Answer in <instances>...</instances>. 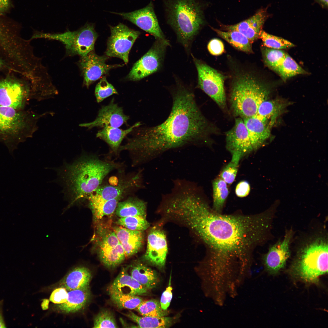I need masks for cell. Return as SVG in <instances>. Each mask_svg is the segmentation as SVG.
Here are the masks:
<instances>
[{"mask_svg": "<svg viewBox=\"0 0 328 328\" xmlns=\"http://www.w3.org/2000/svg\"><path fill=\"white\" fill-rule=\"evenodd\" d=\"M273 216L267 210L254 214H223L208 204L199 208L191 222L192 231L205 245V264L212 282L221 284L247 275L254 251L267 241Z\"/></svg>", "mask_w": 328, "mask_h": 328, "instance_id": "obj_1", "label": "cell"}, {"mask_svg": "<svg viewBox=\"0 0 328 328\" xmlns=\"http://www.w3.org/2000/svg\"><path fill=\"white\" fill-rule=\"evenodd\" d=\"M171 112L162 123L155 126L134 128L131 137L120 147L129 151L136 163L158 157L169 150L207 143L212 126L202 114L194 95L187 88L178 85L172 92Z\"/></svg>", "mask_w": 328, "mask_h": 328, "instance_id": "obj_2", "label": "cell"}, {"mask_svg": "<svg viewBox=\"0 0 328 328\" xmlns=\"http://www.w3.org/2000/svg\"><path fill=\"white\" fill-rule=\"evenodd\" d=\"M119 166L95 156H85L67 166L63 178L70 194L76 198L87 197L110 172Z\"/></svg>", "mask_w": 328, "mask_h": 328, "instance_id": "obj_3", "label": "cell"}, {"mask_svg": "<svg viewBox=\"0 0 328 328\" xmlns=\"http://www.w3.org/2000/svg\"><path fill=\"white\" fill-rule=\"evenodd\" d=\"M167 22L187 49L204 22L199 0H163Z\"/></svg>", "mask_w": 328, "mask_h": 328, "instance_id": "obj_4", "label": "cell"}, {"mask_svg": "<svg viewBox=\"0 0 328 328\" xmlns=\"http://www.w3.org/2000/svg\"><path fill=\"white\" fill-rule=\"evenodd\" d=\"M270 91L268 86L253 74L237 73L233 77L230 94L233 114L242 118L254 116L260 104L267 99Z\"/></svg>", "mask_w": 328, "mask_h": 328, "instance_id": "obj_5", "label": "cell"}, {"mask_svg": "<svg viewBox=\"0 0 328 328\" xmlns=\"http://www.w3.org/2000/svg\"><path fill=\"white\" fill-rule=\"evenodd\" d=\"M328 241L318 235L309 239L297 252L292 265L295 274L307 282H316L328 272Z\"/></svg>", "mask_w": 328, "mask_h": 328, "instance_id": "obj_6", "label": "cell"}, {"mask_svg": "<svg viewBox=\"0 0 328 328\" xmlns=\"http://www.w3.org/2000/svg\"><path fill=\"white\" fill-rule=\"evenodd\" d=\"M45 114L0 105V141L10 148L32 137Z\"/></svg>", "mask_w": 328, "mask_h": 328, "instance_id": "obj_7", "label": "cell"}, {"mask_svg": "<svg viewBox=\"0 0 328 328\" xmlns=\"http://www.w3.org/2000/svg\"><path fill=\"white\" fill-rule=\"evenodd\" d=\"M97 37L94 24L87 23L74 31L68 30L63 33H55L35 32L30 39L44 38L58 41L64 45L66 56L79 55L81 57L94 50Z\"/></svg>", "mask_w": 328, "mask_h": 328, "instance_id": "obj_8", "label": "cell"}, {"mask_svg": "<svg viewBox=\"0 0 328 328\" xmlns=\"http://www.w3.org/2000/svg\"><path fill=\"white\" fill-rule=\"evenodd\" d=\"M0 78V105L22 110L30 97H32L30 81L25 77L20 78L14 72H6Z\"/></svg>", "mask_w": 328, "mask_h": 328, "instance_id": "obj_9", "label": "cell"}, {"mask_svg": "<svg viewBox=\"0 0 328 328\" xmlns=\"http://www.w3.org/2000/svg\"><path fill=\"white\" fill-rule=\"evenodd\" d=\"M198 75V87L222 109L226 108L225 76L203 62L193 59Z\"/></svg>", "mask_w": 328, "mask_h": 328, "instance_id": "obj_10", "label": "cell"}, {"mask_svg": "<svg viewBox=\"0 0 328 328\" xmlns=\"http://www.w3.org/2000/svg\"><path fill=\"white\" fill-rule=\"evenodd\" d=\"M169 45L166 39H156L151 48L134 63L127 78L131 80H139L159 70Z\"/></svg>", "mask_w": 328, "mask_h": 328, "instance_id": "obj_11", "label": "cell"}, {"mask_svg": "<svg viewBox=\"0 0 328 328\" xmlns=\"http://www.w3.org/2000/svg\"><path fill=\"white\" fill-rule=\"evenodd\" d=\"M110 28L111 35L105 54L108 56L120 58L126 64L131 49L141 32L121 23L114 26H110Z\"/></svg>", "mask_w": 328, "mask_h": 328, "instance_id": "obj_12", "label": "cell"}, {"mask_svg": "<svg viewBox=\"0 0 328 328\" xmlns=\"http://www.w3.org/2000/svg\"><path fill=\"white\" fill-rule=\"evenodd\" d=\"M108 58L107 56L97 55L94 50L86 56L80 57L77 64L84 78L83 85L88 88L111 70L122 66L107 64L106 61Z\"/></svg>", "mask_w": 328, "mask_h": 328, "instance_id": "obj_13", "label": "cell"}, {"mask_svg": "<svg viewBox=\"0 0 328 328\" xmlns=\"http://www.w3.org/2000/svg\"><path fill=\"white\" fill-rule=\"evenodd\" d=\"M152 0L146 6L129 12L112 13L119 15L153 35L156 39H166L159 26Z\"/></svg>", "mask_w": 328, "mask_h": 328, "instance_id": "obj_14", "label": "cell"}, {"mask_svg": "<svg viewBox=\"0 0 328 328\" xmlns=\"http://www.w3.org/2000/svg\"><path fill=\"white\" fill-rule=\"evenodd\" d=\"M226 147L232 155L241 159L254 151L243 119L236 117L232 128L226 133Z\"/></svg>", "mask_w": 328, "mask_h": 328, "instance_id": "obj_15", "label": "cell"}, {"mask_svg": "<svg viewBox=\"0 0 328 328\" xmlns=\"http://www.w3.org/2000/svg\"><path fill=\"white\" fill-rule=\"evenodd\" d=\"M98 242V253L102 263L109 268L121 264L126 258L123 248L114 231L104 232Z\"/></svg>", "mask_w": 328, "mask_h": 328, "instance_id": "obj_16", "label": "cell"}, {"mask_svg": "<svg viewBox=\"0 0 328 328\" xmlns=\"http://www.w3.org/2000/svg\"><path fill=\"white\" fill-rule=\"evenodd\" d=\"M293 235L292 230L286 231L283 238L272 246L262 259L265 269L277 273L285 265L290 255V246Z\"/></svg>", "mask_w": 328, "mask_h": 328, "instance_id": "obj_17", "label": "cell"}, {"mask_svg": "<svg viewBox=\"0 0 328 328\" xmlns=\"http://www.w3.org/2000/svg\"><path fill=\"white\" fill-rule=\"evenodd\" d=\"M168 251L166 235L163 231L157 227H152L147 237V247L143 256L145 261L159 268L165 265Z\"/></svg>", "mask_w": 328, "mask_h": 328, "instance_id": "obj_18", "label": "cell"}, {"mask_svg": "<svg viewBox=\"0 0 328 328\" xmlns=\"http://www.w3.org/2000/svg\"><path fill=\"white\" fill-rule=\"evenodd\" d=\"M129 116L124 113L122 108L114 102L113 98L109 104L102 106L96 118L89 123L80 124L79 126L91 129L95 127L119 128L126 124Z\"/></svg>", "mask_w": 328, "mask_h": 328, "instance_id": "obj_19", "label": "cell"}, {"mask_svg": "<svg viewBox=\"0 0 328 328\" xmlns=\"http://www.w3.org/2000/svg\"><path fill=\"white\" fill-rule=\"evenodd\" d=\"M267 9L262 8L249 18L233 25H225L226 31L236 30L247 37L252 43L259 38L262 27L268 17Z\"/></svg>", "mask_w": 328, "mask_h": 328, "instance_id": "obj_20", "label": "cell"}, {"mask_svg": "<svg viewBox=\"0 0 328 328\" xmlns=\"http://www.w3.org/2000/svg\"><path fill=\"white\" fill-rule=\"evenodd\" d=\"M243 119L255 151L269 137L270 126L267 120L255 115Z\"/></svg>", "mask_w": 328, "mask_h": 328, "instance_id": "obj_21", "label": "cell"}, {"mask_svg": "<svg viewBox=\"0 0 328 328\" xmlns=\"http://www.w3.org/2000/svg\"><path fill=\"white\" fill-rule=\"evenodd\" d=\"M147 289L129 275L124 268L110 285L109 292V294L116 292L139 296L146 294Z\"/></svg>", "mask_w": 328, "mask_h": 328, "instance_id": "obj_22", "label": "cell"}, {"mask_svg": "<svg viewBox=\"0 0 328 328\" xmlns=\"http://www.w3.org/2000/svg\"><path fill=\"white\" fill-rule=\"evenodd\" d=\"M113 229L126 257L131 256L140 250L143 242V231L132 230L121 226L115 227Z\"/></svg>", "mask_w": 328, "mask_h": 328, "instance_id": "obj_23", "label": "cell"}, {"mask_svg": "<svg viewBox=\"0 0 328 328\" xmlns=\"http://www.w3.org/2000/svg\"><path fill=\"white\" fill-rule=\"evenodd\" d=\"M67 292L66 302L56 306L59 311L64 313H74L81 310L87 303L90 297L89 285Z\"/></svg>", "mask_w": 328, "mask_h": 328, "instance_id": "obj_24", "label": "cell"}, {"mask_svg": "<svg viewBox=\"0 0 328 328\" xmlns=\"http://www.w3.org/2000/svg\"><path fill=\"white\" fill-rule=\"evenodd\" d=\"M141 125L140 122H137L125 130L121 129L118 128L105 127L98 132L96 137L105 141L112 151L117 153L123 139L134 128Z\"/></svg>", "mask_w": 328, "mask_h": 328, "instance_id": "obj_25", "label": "cell"}, {"mask_svg": "<svg viewBox=\"0 0 328 328\" xmlns=\"http://www.w3.org/2000/svg\"><path fill=\"white\" fill-rule=\"evenodd\" d=\"M91 278L89 269L78 266L70 271L62 280L60 284L67 291L78 289L89 286Z\"/></svg>", "mask_w": 328, "mask_h": 328, "instance_id": "obj_26", "label": "cell"}, {"mask_svg": "<svg viewBox=\"0 0 328 328\" xmlns=\"http://www.w3.org/2000/svg\"><path fill=\"white\" fill-rule=\"evenodd\" d=\"M134 178L130 181L121 183L116 186H100L88 197L97 200H108L122 197L127 190L132 187Z\"/></svg>", "mask_w": 328, "mask_h": 328, "instance_id": "obj_27", "label": "cell"}, {"mask_svg": "<svg viewBox=\"0 0 328 328\" xmlns=\"http://www.w3.org/2000/svg\"><path fill=\"white\" fill-rule=\"evenodd\" d=\"M146 204L140 199L131 197L124 201L118 202L115 212L120 217L140 216L146 218Z\"/></svg>", "mask_w": 328, "mask_h": 328, "instance_id": "obj_28", "label": "cell"}, {"mask_svg": "<svg viewBox=\"0 0 328 328\" xmlns=\"http://www.w3.org/2000/svg\"><path fill=\"white\" fill-rule=\"evenodd\" d=\"M287 105V103L279 100L267 99L260 104L255 115L268 121L271 127Z\"/></svg>", "mask_w": 328, "mask_h": 328, "instance_id": "obj_29", "label": "cell"}, {"mask_svg": "<svg viewBox=\"0 0 328 328\" xmlns=\"http://www.w3.org/2000/svg\"><path fill=\"white\" fill-rule=\"evenodd\" d=\"M221 38L236 49L247 53H253L252 43L245 36L236 30L224 31L212 28Z\"/></svg>", "mask_w": 328, "mask_h": 328, "instance_id": "obj_30", "label": "cell"}, {"mask_svg": "<svg viewBox=\"0 0 328 328\" xmlns=\"http://www.w3.org/2000/svg\"><path fill=\"white\" fill-rule=\"evenodd\" d=\"M130 273L133 278L147 289L155 287L158 283L156 272L142 263H137L133 266Z\"/></svg>", "mask_w": 328, "mask_h": 328, "instance_id": "obj_31", "label": "cell"}, {"mask_svg": "<svg viewBox=\"0 0 328 328\" xmlns=\"http://www.w3.org/2000/svg\"><path fill=\"white\" fill-rule=\"evenodd\" d=\"M141 328H166L172 323V318L167 317L139 316L131 311L125 314Z\"/></svg>", "mask_w": 328, "mask_h": 328, "instance_id": "obj_32", "label": "cell"}, {"mask_svg": "<svg viewBox=\"0 0 328 328\" xmlns=\"http://www.w3.org/2000/svg\"><path fill=\"white\" fill-rule=\"evenodd\" d=\"M121 197L104 200L88 198L94 219L100 220L104 216L112 214L115 211L117 204Z\"/></svg>", "mask_w": 328, "mask_h": 328, "instance_id": "obj_33", "label": "cell"}, {"mask_svg": "<svg viewBox=\"0 0 328 328\" xmlns=\"http://www.w3.org/2000/svg\"><path fill=\"white\" fill-rule=\"evenodd\" d=\"M275 71L284 81L296 75L307 73L287 53L278 63Z\"/></svg>", "mask_w": 328, "mask_h": 328, "instance_id": "obj_34", "label": "cell"}, {"mask_svg": "<svg viewBox=\"0 0 328 328\" xmlns=\"http://www.w3.org/2000/svg\"><path fill=\"white\" fill-rule=\"evenodd\" d=\"M213 207L216 212L221 213L229 191L227 183L220 178H217L212 183Z\"/></svg>", "mask_w": 328, "mask_h": 328, "instance_id": "obj_35", "label": "cell"}, {"mask_svg": "<svg viewBox=\"0 0 328 328\" xmlns=\"http://www.w3.org/2000/svg\"><path fill=\"white\" fill-rule=\"evenodd\" d=\"M111 299L118 308L130 309H136L143 301L138 296L113 292L109 294Z\"/></svg>", "mask_w": 328, "mask_h": 328, "instance_id": "obj_36", "label": "cell"}, {"mask_svg": "<svg viewBox=\"0 0 328 328\" xmlns=\"http://www.w3.org/2000/svg\"><path fill=\"white\" fill-rule=\"evenodd\" d=\"M142 316L155 317L165 316L167 313L161 308L160 303L157 300L152 299L143 301L136 308Z\"/></svg>", "mask_w": 328, "mask_h": 328, "instance_id": "obj_37", "label": "cell"}, {"mask_svg": "<svg viewBox=\"0 0 328 328\" xmlns=\"http://www.w3.org/2000/svg\"><path fill=\"white\" fill-rule=\"evenodd\" d=\"M259 38L265 47L277 50L290 48L294 45L290 41L282 37L269 34L263 30L261 31Z\"/></svg>", "mask_w": 328, "mask_h": 328, "instance_id": "obj_38", "label": "cell"}, {"mask_svg": "<svg viewBox=\"0 0 328 328\" xmlns=\"http://www.w3.org/2000/svg\"><path fill=\"white\" fill-rule=\"evenodd\" d=\"M116 223L120 226L134 231H143L149 226L146 218L140 216L120 217Z\"/></svg>", "mask_w": 328, "mask_h": 328, "instance_id": "obj_39", "label": "cell"}, {"mask_svg": "<svg viewBox=\"0 0 328 328\" xmlns=\"http://www.w3.org/2000/svg\"><path fill=\"white\" fill-rule=\"evenodd\" d=\"M263 57L265 64L269 68L274 71L279 62L285 56L287 53L281 50L265 47L262 50Z\"/></svg>", "mask_w": 328, "mask_h": 328, "instance_id": "obj_40", "label": "cell"}, {"mask_svg": "<svg viewBox=\"0 0 328 328\" xmlns=\"http://www.w3.org/2000/svg\"><path fill=\"white\" fill-rule=\"evenodd\" d=\"M118 92L114 86L104 76L97 84L95 89V95L97 103H100L108 97Z\"/></svg>", "mask_w": 328, "mask_h": 328, "instance_id": "obj_41", "label": "cell"}, {"mask_svg": "<svg viewBox=\"0 0 328 328\" xmlns=\"http://www.w3.org/2000/svg\"><path fill=\"white\" fill-rule=\"evenodd\" d=\"M240 160L232 157L231 162L223 169L220 175L222 179L227 184H231L234 181L238 170Z\"/></svg>", "mask_w": 328, "mask_h": 328, "instance_id": "obj_42", "label": "cell"}, {"mask_svg": "<svg viewBox=\"0 0 328 328\" xmlns=\"http://www.w3.org/2000/svg\"><path fill=\"white\" fill-rule=\"evenodd\" d=\"M117 325L113 314L109 311L99 312L94 320V328H116Z\"/></svg>", "mask_w": 328, "mask_h": 328, "instance_id": "obj_43", "label": "cell"}, {"mask_svg": "<svg viewBox=\"0 0 328 328\" xmlns=\"http://www.w3.org/2000/svg\"><path fill=\"white\" fill-rule=\"evenodd\" d=\"M67 291L64 288L60 287L54 290L50 296V301L55 304H60L67 300Z\"/></svg>", "mask_w": 328, "mask_h": 328, "instance_id": "obj_44", "label": "cell"}, {"mask_svg": "<svg viewBox=\"0 0 328 328\" xmlns=\"http://www.w3.org/2000/svg\"><path fill=\"white\" fill-rule=\"evenodd\" d=\"M207 49L209 53L215 56L220 55L224 51L223 43L217 38L213 39L210 41L207 45Z\"/></svg>", "mask_w": 328, "mask_h": 328, "instance_id": "obj_45", "label": "cell"}, {"mask_svg": "<svg viewBox=\"0 0 328 328\" xmlns=\"http://www.w3.org/2000/svg\"><path fill=\"white\" fill-rule=\"evenodd\" d=\"M170 283L169 282V286L162 293L160 299L161 306L165 310H166L169 306L173 297L172 288Z\"/></svg>", "mask_w": 328, "mask_h": 328, "instance_id": "obj_46", "label": "cell"}, {"mask_svg": "<svg viewBox=\"0 0 328 328\" xmlns=\"http://www.w3.org/2000/svg\"><path fill=\"white\" fill-rule=\"evenodd\" d=\"M250 186L249 183L246 181L239 182L236 186L235 193L236 195L240 197L247 196L250 193Z\"/></svg>", "mask_w": 328, "mask_h": 328, "instance_id": "obj_47", "label": "cell"}, {"mask_svg": "<svg viewBox=\"0 0 328 328\" xmlns=\"http://www.w3.org/2000/svg\"><path fill=\"white\" fill-rule=\"evenodd\" d=\"M10 5L9 0H0V16L7 12Z\"/></svg>", "mask_w": 328, "mask_h": 328, "instance_id": "obj_48", "label": "cell"}, {"mask_svg": "<svg viewBox=\"0 0 328 328\" xmlns=\"http://www.w3.org/2000/svg\"><path fill=\"white\" fill-rule=\"evenodd\" d=\"M3 301L0 300V328L5 327V324L3 316Z\"/></svg>", "mask_w": 328, "mask_h": 328, "instance_id": "obj_49", "label": "cell"}, {"mask_svg": "<svg viewBox=\"0 0 328 328\" xmlns=\"http://www.w3.org/2000/svg\"><path fill=\"white\" fill-rule=\"evenodd\" d=\"M1 70L4 71L6 72L9 71H12L7 66L5 62L0 58V71Z\"/></svg>", "mask_w": 328, "mask_h": 328, "instance_id": "obj_50", "label": "cell"}, {"mask_svg": "<svg viewBox=\"0 0 328 328\" xmlns=\"http://www.w3.org/2000/svg\"><path fill=\"white\" fill-rule=\"evenodd\" d=\"M187 181V180H182V179H181V180H178V181H177L176 182H175V183H174V185H173V188H174V187H175V186H176V185H177V184H179V183H181L183 182H184V181ZM166 194V195H164L163 196V197H162V202H161V204H160V210H161V211H162V204H163V201H164V199H165V198L166 197V196H167V194Z\"/></svg>", "mask_w": 328, "mask_h": 328, "instance_id": "obj_51", "label": "cell"}, {"mask_svg": "<svg viewBox=\"0 0 328 328\" xmlns=\"http://www.w3.org/2000/svg\"><path fill=\"white\" fill-rule=\"evenodd\" d=\"M323 8H327L328 7V0H315Z\"/></svg>", "mask_w": 328, "mask_h": 328, "instance_id": "obj_52", "label": "cell"}, {"mask_svg": "<svg viewBox=\"0 0 328 328\" xmlns=\"http://www.w3.org/2000/svg\"><path fill=\"white\" fill-rule=\"evenodd\" d=\"M49 300L47 299H44L41 303V307L43 310L47 309L48 308Z\"/></svg>", "mask_w": 328, "mask_h": 328, "instance_id": "obj_53", "label": "cell"}, {"mask_svg": "<svg viewBox=\"0 0 328 328\" xmlns=\"http://www.w3.org/2000/svg\"><path fill=\"white\" fill-rule=\"evenodd\" d=\"M6 26V23L0 20V34L5 30Z\"/></svg>", "mask_w": 328, "mask_h": 328, "instance_id": "obj_54", "label": "cell"}]
</instances>
